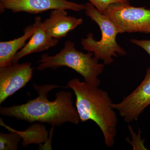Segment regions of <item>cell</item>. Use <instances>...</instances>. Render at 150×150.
Here are the masks:
<instances>
[{
	"instance_id": "15",
	"label": "cell",
	"mask_w": 150,
	"mask_h": 150,
	"mask_svg": "<svg viewBox=\"0 0 150 150\" xmlns=\"http://www.w3.org/2000/svg\"><path fill=\"white\" fill-rule=\"evenodd\" d=\"M100 12L103 14L105 10L111 4L116 3H129L130 0H88Z\"/></svg>"
},
{
	"instance_id": "4",
	"label": "cell",
	"mask_w": 150,
	"mask_h": 150,
	"mask_svg": "<svg viewBox=\"0 0 150 150\" xmlns=\"http://www.w3.org/2000/svg\"><path fill=\"white\" fill-rule=\"evenodd\" d=\"M85 6L86 15L98 25L102 36L100 40H97L92 33H88L81 41L83 48L93 52L96 58L103 61L104 65L111 64L114 62L113 57L127 54L116 41L117 35L121 34L120 30L108 17L100 12L91 3H86Z\"/></svg>"
},
{
	"instance_id": "7",
	"label": "cell",
	"mask_w": 150,
	"mask_h": 150,
	"mask_svg": "<svg viewBox=\"0 0 150 150\" xmlns=\"http://www.w3.org/2000/svg\"><path fill=\"white\" fill-rule=\"evenodd\" d=\"M85 8V4L67 0H0L1 13L6 10L13 13L24 12L34 14L58 9L78 12Z\"/></svg>"
},
{
	"instance_id": "3",
	"label": "cell",
	"mask_w": 150,
	"mask_h": 150,
	"mask_svg": "<svg viewBox=\"0 0 150 150\" xmlns=\"http://www.w3.org/2000/svg\"><path fill=\"white\" fill-rule=\"evenodd\" d=\"M98 60L93 52L85 54L78 51L74 42L67 40L58 54L54 56L42 55L37 62L36 69L41 71L48 68L56 69L60 67H68L83 76L84 81L99 86L100 81L98 76L103 72L104 64L99 63Z\"/></svg>"
},
{
	"instance_id": "6",
	"label": "cell",
	"mask_w": 150,
	"mask_h": 150,
	"mask_svg": "<svg viewBox=\"0 0 150 150\" xmlns=\"http://www.w3.org/2000/svg\"><path fill=\"white\" fill-rule=\"evenodd\" d=\"M150 105V67L139 85L121 102L113 103V109L118 111L124 121L130 123L137 121L140 115Z\"/></svg>"
},
{
	"instance_id": "5",
	"label": "cell",
	"mask_w": 150,
	"mask_h": 150,
	"mask_svg": "<svg viewBox=\"0 0 150 150\" xmlns=\"http://www.w3.org/2000/svg\"><path fill=\"white\" fill-rule=\"evenodd\" d=\"M103 14L115 23L121 34L150 33V9L133 6L129 3H116L108 6Z\"/></svg>"
},
{
	"instance_id": "16",
	"label": "cell",
	"mask_w": 150,
	"mask_h": 150,
	"mask_svg": "<svg viewBox=\"0 0 150 150\" xmlns=\"http://www.w3.org/2000/svg\"><path fill=\"white\" fill-rule=\"evenodd\" d=\"M130 42L134 45L141 47L148 53L150 56V40H138L132 38Z\"/></svg>"
},
{
	"instance_id": "13",
	"label": "cell",
	"mask_w": 150,
	"mask_h": 150,
	"mask_svg": "<svg viewBox=\"0 0 150 150\" xmlns=\"http://www.w3.org/2000/svg\"><path fill=\"white\" fill-rule=\"evenodd\" d=\"M37 126V124H36ZM41 125L39 124L38 129L37 131H35V129H34L33 125L31 126L28 129L25 131H16L18 133L20 134L21 136H23V135H26V136H23L22 138H23V142L22 143L23 146L24 147L27 146L28 145L31 143H35V144H40V143H43L46 141V140L40 137H38V133L40 131H43L46 128L43 129V130L39 132L38 133V131Z\"/></svg>"
},
{
	"instance_id": "11",
	"label": "cell",
	"mask_w": 150,
	"mask_h": 150,
	"mask_svg": "<svg viewBox=\"0 0 150 150\" xmlns=\"http://www.w3.org/2000/svg\"><path fill=\"white\" fill-rule=\"evenodd\" d=\"M41 21L40 17H35L34 23L24 28L23 35L13 40L0 42V67L11 64L14 56L19 50L24 47L26 41L37 29Z\"/></svg>"
},
{
	"instance_id": "12",
	"label": "cell",
	"mask_w": 150,
	"mask_h": 150,
	"mask_svg": "<svg viewBox=\"0 0 150 150\" xmlns=\"http://www.w3.org/2000/svg\"><path fill=\"white\" fill-rule=\"evenodd\" d=\"M1 125L11 131L9 134L0 133V150H16L18 143L21 141L22 137L19 133L12 128L7 126L1 119Z\"/></svg>"
},
{
	"instance_id": "2",
	"label": "cell",
	"mask_w": 150,
	"mask_h": 150,
	"mask_svg": "<svg viewBox=\"0 0 150 150\" xmlns=\"http://www.w3.org/2000/svg\"><path fill=\"white\" fill-rule=\"evenodd\" d=\"M67 86L76 96V108L81 122H94L102 132L106 146L112 147L117 134L118 118L108 93L77 78L69 81Z\"/></svg>"
},
{
	"instance_id": "1",
	"label": "cell",
	"mask_w": 150,
	"mask_h": 150,
	"mask_svg": "<svg viewBox=\"0 0 150 150\" xmlns=\"http://www.w3.org/2000/svg\"><path fill=\"white\" fill-rule=\"evenodd\" d=\"M59 87H66L53 84L38 86L33 88L38 96L26 103L11 107H1L0 113L4 116L14 117L30 122L46 123L59 126L67 122L77 125L80 121L76 108L74 105L72 94L61 91L56 94V99L50 101L47 96L51 91Z\"/></svg>"
},
{
	"instance_id": "14",
	"label": "cell",
	"mask_w": 150,
	"mask_h": 150,
	"mask_svg": "<svg viewBox=\"0 0 150 150\" xmlns=\"http://www.w3.org/2000/svg\"><path fill=\"white\" fill-rule=\"evenodd\" d=\"M131 137V141L128 139L127 141L133 146V150H147L144 145V140H142L141 138V131L139 129L138 134H135L133 129L130 126H128Z\"/></svg>"
},
{
	"instance_id": "8",
	"label": "cell",
	"mask_w": 150,
	"mask_h": 150,
	"mask_svg": "<svg viewBox=\"0 0 150 150\" xmlns=\"http://www.w3.org/2000/svg\"><path fill=\"white\" fill-rule=\"evenodd\" d=\"M30 63L12 64L0 67V103L26 85L31 79Z\"/></svg>"
},
{
	"instance_id": "10",
	"label": "cell",
	"mask_w": 150,
	"mask_h": 150,
	"mask_svg": "<svg viewBox=\"0 0 150 150\" xmlns=\"http://www.w3.org/2000/svg\"><path fill=\"white\" fill-rule=\"evenodd\" d=\"M42 22L41 21L40 22L37 29L28 42L14 56L12 64L18 63L20 59L26 55L46 51L58 45L59 39L53 38L48 35Z\"/></svg>"
},
{
	"instance_id": "9",
	"label": "cell",
	"mask_w": 150,
	"mask_h": 150,
	"mask_svg": "<svg viewBox=\"0 0 150 150\" xmlns=\"http://www.w3.org/2000/svg\"><path fill=\"white\" fill-rule=\"evenodd\" d=\"M83 19L68 16L67 10H52L48 18L43 22V27L48 35L59 39L65 37L68 33L82 24Z\"/></svg>"
}]
</instances>
